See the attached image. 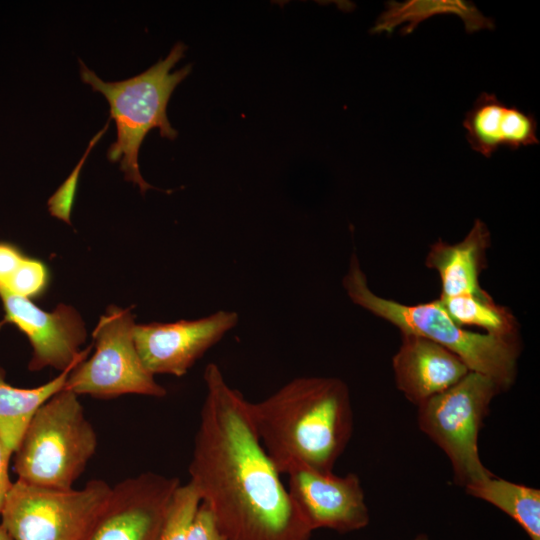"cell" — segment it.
<instances>
[{
	"instance_id": "15",
	"label": "cell",
	"mask_w": 540,
	"mask_h": 540,
	"mask_svg": "<svg viewBox=\"0 0 540 540\" xmlns=\"http://www.w3.org/2000/svg\"><path fill=\"white\" fill-rule=\"evenodd\" d=\"M490 240L488 227L477 219L461 241L450 244L439 239L430 246L425 265L439 275L440 298L458 295L490 296L479 281L486 267V251Z\"/></svg>"
},
{
	"instance_id": "10",
	"label": "cell",
	"mask_w": 540,
	"mask_h": 540,
	"mask_svg": "<svg viewBox=\"0 0 540 540\" xmlns=\"http://www.w3.org/2000/svg\"><path fill=\"white\" fill-rule=\"evenodd\" d=\"M238 322L236 311L218 310L194 320L135 325L134 342L150 373L181 377Z\"/></svg>"
},
{
	"instance_id": "5",
	"label": "cell",
	"mask_w": 540,
	"mask_h": 540,
	"mask_svg": "<svg viewBox=\"0 0 540 540\" xmlns=\"http://www.w3.org/2000/svg\"><path fill=\"white\" fill-rule=\"evenodd\" d=\"M97 448V435L74 392L63 388L34 413L14 455L25 482L71 489Z\"/></svg>"
},
{
	"instance_id": "21",
	"label": "cell",
	"mask_w": 540,
	"mask_h": 540,
	"mask_svg": "<svg viewBox=\"0 0 540 540\" xmlns=\"http://www.w3.org/2000/svg\"><path fill=\"white\" fill-rule=\"evenodd\" d=\"M200 505L201 498L192 483L180 484L170 500L159 540H187Z\"/></svg>"
},
{
	"instance_id": "11",
	"label": "cell",
	"mask_w": 540,
	"mask_h": 540,
	"mask_svg": "<svg viewBox=\"0 0 540 540\" xmlns=\"http://www.w3.org/2000/svg\"><path fill=\"white\" fill-rule=\"evenodd\" d=\"M4 318L0 327L10 323L28 338L33 354L30 371L52 367L61 372L86 359L89 348L81 351L86 329L79 313L71 306L59 304L47 312L29 298L1 294Z\"/></svg>"
},
{
	"instance_id": "13",
	"label": "cell",
	"mask_w": 540,
	"mask_h": 540,
	"mask_svg": "<svg viewBox=\"0 0 540 540\" xmlns=\"http://www.w3.org/2000/svg\"><path fill=\"white\" fill-rule=\"evenodd\" d=\"M396 386L418 406L462 380L470 370L454 353L427 338L401 334L392 358Z\"/></svg>"
},
{
	"instance_id": "24",
	"label": "cell",
	"mask_w": 540,
	"mask_h": 540,
	"mask_svg": "<svg viewBox=\"0 0 540 540\" xmlns=\"http://www.w3.org/2000/svg\"><path fill=\"white\" fill-rule=\"evenodd\" d=\"M12 455L13 452L0 439V513L13 483L8 473L9 461Z\"/></svg>"
},
{
	"instance_id": "3",
	"label": "cell",
	"mask_w": 540,
	"mask_h": 540,
	"mask_svg": "<svg viewBox=\"0 0 540 540\" xmlns=\"http://www.w3.org/2000/svg\"><path fill=\"white\" fill-rule=\"evenodd\" d=\"M342 284L354 304L391 323L401 334L438 343L458 356L471 372L491 378L502 391L514 383L520 355L518 336L499 337L466 330L450 317L440 299L407 305L375 294L354 253Z\"/></svg>"
},
{
	"instance_id": "7",
	"label": "cell",
	"mask_w": 540,
	"mask_h": 540,
	"mask_svg": "<svg viewBox=\"0 0 540 540\" xmlns=\"http://www.w3.org/2000/svg\"><path fill=\"white\" fill-rule=\"evenodd\" d=\"M112 486L93 479L82 489H57L17 479L1 510V526L12 540H80Z\"/></svg>"
},
{
	"instance_id": "20",
	"label": "cell",
	"mask_w": 540,
	"mask_h": 540,
	"mask_svg": "<svg viewBox=\"0 0 540 540\" xmlns=\"http://www.w3.org/2000/svg\"><path fill=\"white\" fill-rule=\"evenodd\" d=\"M49 278L42 261L27 256L15 244L0 241V295L39 297L46 291Z\"/></svg>"
},
{
	"instance_id": "25",
	"label": "cell",
	"mask_w": 540,
	"mask_h": 540,
	"mask_svg": "<svg viewBox=\"0 0 540 540\" xmlns=\"http://www.w3.org/2000/svg\"><path fill=\"white\" fill-rule=\"evenodd\" d=\"M0 540H12L0 524Z\"/></svg>"
},
{
	"instance_id": "18",
	"label": "cell",
	"mask_w": 540,
	"mask_h": 540,
	"mask_svg": "<svg viewBox=\"0 0 540 540\" xmlns=\"http://www.w3.org/2000/svg\"><path fill=\"white\" fill-rule=\"evenodd\" d=\"M474 498L507 514L530 540H540V490L495 475L464 488Z\"/></svg>"
},
{
	"instance_id": "9",
	"label": "cell",
	"mask_w": 540,
	"mask_h": 540,
	"mask_svg": "<svg viewBox=\"0 0 540 540\" xmlns=\"http://www.w3.org/2000/svg\"><path fill=\"white\" fill-rule=\"evenodd\" d=\"M176 477L143 472L122 480L80 540H159Z\"/></svg>"
},
{
	"instance_id": "14",
	"label": "cell",
	"mask_w": 540,
	"mask_h": 540,
	"mask_svg": "<svg viewBox=\"0 0 540 540\" xmlns=\"http://www.w3.org/2000/svg\"><path fill=\"white\" fill-rule=\"evenodd\" d=\"M463 127L470 147L490 158L500 148L517 150L538 145L537 120L533 114L482 92L465 114Z\"/></svg>"
},
{
	"instance_id": "12",
	"label": "cell",
	"mask_w": 540,
	"mask_h": 540,
	"mask_svg": "<svg viewBox=\"0 0 540 540\" xmlns=\"http://www.w3.org/2000/svg\"><path fill=\"white\" fill-rule=\"evenodd\" d=\"M288 478V493L313 531L324 528L344 534L369 524V510L356 474L338 476L300 469Z\"/></svg>"
},
{
	"instance_id": "6",
	"label": "cell",
	"mask_w": 540,
	"mask_h": 540,
	"mask_svg": "<svg viewBox=\"0 0 540 540\" xmlns=\"http://www.w3.org/2000/svg\"><path fill=\"white\" fill-rule=\"evenodd\" d=\"M501 391L491 378L470 371L417 406L420 430L443 450L458 486L465 488L494 475L480 459L478 438L491 402Z\"/></svg>"
},
{
	"instance_id": "8",
	"label": "cell",
	"mask_w": 540,
	"mask_h": 540,
	"mask_svg": "<svg viewBox=\"0 0 540 540\" xmlns=\"http://www.w3.org/2000/svg\"><path fill=\"white\" fill-rule=\"evenodd\" d=\"M135 325L130 309L110 306L93 332L94 354L72 368L64 388L98 399L125 394L164 397L166 389L155 381L137 352Z\"/></svg>"
},
{
	"instance_id": "17",
	"label": "cell",
	"mask_w": 540,
	"mask_h": 540,
	"mask_svg": "<svg viewBox=\"0 0 540 540\" xmlns=\"http://www.w3.org/2000/svg\"><path fill=\"white\" fill-rule=\"evenodd\" d=\"M73 367L35 388H18L8 384L5 371L0 367V439L12 452L37 409L64 388Z\"/></svg>"
},
{
	"instance_id": "26",
	"label": "cell",
	"mask_w": 540,
	"mask_h": 540,
	"mask_svg": "<svg viewBox=\"0 0 540 540\" xmlns=\"http://www.w3.org/2000/svg\"><path fill=\"white\" fill-rule=\"evenodd\" d=\"M413 540H430L426 534H418L413 538Z\"/></svg>"
},
{
	"instance_id": "2",
	"label": "cell",
	"mask_w": 540,
	"mask_h": 540,
	"mask_svg": "<svg viewBox=\"0 0 540 540\" xmlns=\"http://www.w3.org/2000/svg\"><path fill=\"white\" fill-rule=\"evenodd\" d=\"M258 437L280 474L333 472L353 432L347 384L335 377H297L250 402Z\"/></svg>"
},
{
	"instance_id": "1",
	"label": "cell",
	"mask_w": 540,
	"mask_h": 540,
	"mask_svg": "<svg viewBox=\"0 0 540 540\" xmlns=\"http://www.w3.org/2000/svg\"><path fill=\"white\" fill-rule=\"evenodd\" d=\"M205 398L188 472L228 540H310L313 530L293 503L250 415V401L216 363L204 371Z\"/></svg>"
},
{
	"instance_id": "23",
	"label": "cell",
	"mask_w": 540,
	"mask_h": 540,
	"mask_svg": "<svg viewBox=\"0 0 540 540\" xmlns=\"http://www.w3.org/2000/svg\"><path fill=\"white\" fill-rule=\"evenodd\" d=\"M187 540H228L218 528L208 508L201 503Z\"/></svg>"
},
{
	"instance_id": "22",
	"label": "cell",
	"mask_w": 540,
	"mask_h": 540,
	"mask_svg": "<svg viewBox=\"0 0 540 540\" xmlns=\"http://www.w3.org/2000/svg\"><path fill=\"white\" fill-rule=\"evenodd\" d=\"M110 119L105 123L104 127L90 140L87 149L74 167L71 174L58 190L48 200L49 212L66 223H70V213L76 195L78 178L80 171L94 145L100 140L104 133L109 128Z\"/></svg>"
},
{
	"instance_id": "4",
	"label": "cell",
	"mask_w": 540,
	"mask_h": 540,
	"mask_svg": "<svg viewBox=\"0 0 540 540\" xmlns=\"http://www.w3.org/2000/svg\"><path fill=\"white\" fill-rule=\"evenodd\" d=\"M185 50L186 46L179 42L166 58L146 71L117 82L103 81L79 60L81 80L105 96L110 119L116 123V141L110 145L107 158L120 162L125 180L137 184L142 194L155 188L144 180L139 170V149L145 136L153 128H158L160 135L169 140L178 134L167 118L166 109L176 86L191 72V65L171 72Z\"/></svg>"
},
{
	"instance_id": "16",
	"label": "cell",
	"mask_w": 540,
	"mask_h": 540,
	"mask_svg": "<svg viewBox=\"0 0 540 540\" xmlns=\"http://www.w3.org/2000/svg\"><path fill=\"white\" fill-rule=\"evenodd\" d=\"M436 15H455L464 23L467 33L492 30L495 24L472 3L463 0H406L389 1L386 10L378 17L371 33L391 34L398 26L402 35L411 34L426 19Z\"/></svg>"
},
{
	"instance_id": "19",
	"label": "cell",
	"mask_w": 540,
	"mask_h": 540,
	"mask_svg": "<svg viewBox=\"0 0 540 540\" xmlns=\"http://www.w3.org/2000/svg\"><path fill=\"white\" fill-rule=\"evenodd\" d=\"M439 299L461 327H479L485 333L499 337L518 336V324L511 310L497 304L491 296L458 295Z\"/></svg>"
}]
</instances>
